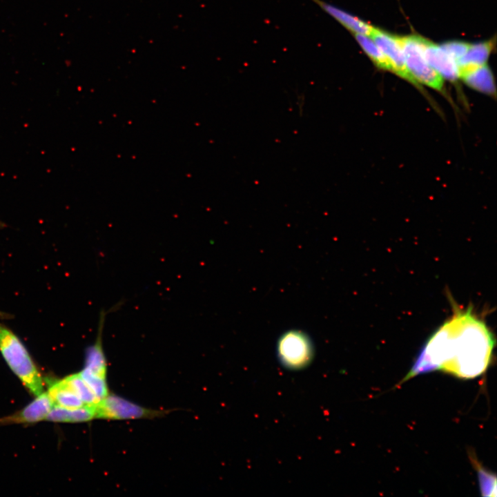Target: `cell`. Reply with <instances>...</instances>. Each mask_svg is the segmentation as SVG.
I'll return each mask as SVG.
<instances>
[{"mask_svg":"<svg viewBox=\"0 0 497 497\" xmlns=\"http://www.w3.org/2000/svg\"><path fill=\"white\" fill-rule=\"evenodd\" d=\"M459 77L470 88L479 92L489 95L496 94L493 74L487 64L465 72Z\"/></svg>","mask_w":497,"mask_h":497,"instance_id":"7c38bea8","label":"cell"},{"mask_svg":"<svg viewBox=\"0 0 497 497\" xmlns=\"http://www.w3.org/2000/svg\"><path fill=\"white\" fill-rule=\"evenodd\" d=\"M424 55L429 65L444 79L455 81L458 77L456 61L442 48L422 37Z\"/></svg>","mask_w":497,"mask_h":497,"instance_id":"ba28073f","label":"cell"},{"mask_svg":"<svg viewBox=\"0 0 497 497\" xmlns=\"http://www.w3.org/2000/svg\"><path fill=\"white\" fill-rule=\"evenodd\" d=\"M107 311H101L96 340L88 349L86 366L79 372L101 400L108 395L106 382V358L102 347V331Z\"/></svg>","mask_w":497,"mask_h":497,"instance_id":"5b68a950","label":"cell"},{"mask_svg":"<svg viewBox=\"0 0 497 497\" xmlns=\"http://www.w3.org/2000/svg\"><path fill=\"white\" fill-rule=\"evenodd\" d=\"M494 40L469 43L465 55L457 62L458 77L460 74L486 64L493 50Z\"/></svg>","mask_w":497,"mask_h":497,"instance_id":"8fae6325","label":"cell"},{"mask_svg":"<svg viewBox=\"0 0 497 497\" xmlns=\"http://www.w3.org/2000/svg\"><path fill=\"white\" fill-rule=\"evenodd\" d=\"M54 405L68 408L75 409L85 405L75 391L64 380L51 382L48 385V391Z\"/></svg>","mask_w":497,"mask_h":497,"instance_id":"5bb4252c","label":"cell"},{"mask_svg":"<svg viewBox=\"0 0 497 497\" xmlns=\"http://www.w3.org/2000/svg\"><path fill=\"white\" fill-rule=\"evenodd\" d=\"M311 1L317 3L323 10L331 16L353 35L358 34L370 37L373 26L369 23L322 0Z\"/></svg>","mask_w":497,"mask_h":497,"instance_id":"30bf717a","label":"cell"},{"mask_svg":"<svg viewBox=\"0 0 497 497\" xmlns=\"http://www.w3.org/2000/svg\"><path fill=\"white\" fill-rule=\"evenodd\" d=\"M471 464L478 474L480 490L483 496H496V478L491 472L485 469L474 454L469 456Z\"/></svg>","mask_w":497,"mask_h":497,"instance_id":"e0dca14e","label":"cell"},{"mask_svg":"<svg viewBox=\"0 0 497 497\" xmlns=\"http://www.w3.org/2000/svg\"><path fill=\"white\" fill-rule=\"evenodd\" d=\"M407 70L417 81L441 91L443 78L427 62L422 46V37L416 35L399 37Z\"/></svg>","mask_w":497,"mask_h":497,"instance_id":"277c9868","label":"cell"},{"mask_svg":"<svg viewBox=\"0 0 497 497\" xmlns=\"http://www.w3.org/2000/svg\"><path fill=\"white\" fill-rule=\"evenodd\" d=\"M495 338L471 307L455 306L452 315L430 336L400 384L418 375L440 371L472 379L491 363Z\"/></svg>","mask_w":497,"mask_h":497,"instance_id":"6da1fadb","label":"cell"},{"mask_svg":"<svg viewBox=\"0 0 497 497\" xmlns=\"http://www.w3.org/2000/svg\"><path fill=\"white\" fill-rule=\"evenodd\" d=\"M0 352L30 393L36 397L43 391L41 375L24 344L11 329L1 322Z\"/></svg>","mask_w":497,"mask_h":497,"instance_id":"7a4b0ae2","label":"cell"},{"mask_svg":"<svg viewBox=\"0 0 497 497\" xmlns=\"http://www.w3.org/2000/svg\"><path fill=\"white\" fill-rule=\"evenodd\" d=\"M96 418V405L68 409L54 405L46 420L56 422H79Z\"/></svg>","mask_w":497,"mask_h":497,"instance_id":"4fadbf2b","label":"cell"},{"mask_svg":"<svg viewBox=\"0 0 497 497\" xmlns=\"http://www.w3.org/2000/svg\"><path fill=\"white\" fill-rule=\"evenodd\" d=\"M64 380L75 391L85 405L95 406L101 401L80 373L68 376Z\"/></svg>","mask_w":497,"mask_h":497,"instance_id":"2e32d148","label":"cell"},{"mask_svg":"<svg viewBox=\"0 0 497 497\" xmlns=\"http://www.w3.org/2000/svg\"><path fill=\"white\" fill-rule=\"evenodd\" d=\"M469 43L461 41H451L441 45L442 48L456 63L465 55Z\"/></svg>","mask_w":497,"mask_h":497,"instance_id":"ac0fdd59","label":"cell"},{"mask_svg":"<svg viewBox=\"0 0 497 497\" xmlns=\"http://www.w3.org/2000/svg\"><path fill=\"white\" fill-rule=\"evenodd\" d=\"M54 403L47 391H43L35 399L17 413L0 419V425L13 423L32 424L46 420Z\"/></svg>","mask_w":497,"mask_h":497,"instance_id":"9c48e42d","label":"cell"},{"mask_svg":"<svg viewBox=\"0 0 497 497\" xmlns=\"http://www.w3.org/2000/svg\"><path fill=\"white\" fill-rule=\"evenodd\" d=\"M155 411L144 409L117 396L108 395L96 405V418L121 420L139 418L154 415Z\"/></svg>","mask_w":497,"mask_h":497,"instance_id":"52a82bcc","label":"cell"},{"mask_svg":"<svg viewBox=\"0 0 497 497\" xmlns=\"http://www.w3.org/2000/svg\"><path fill=\"white\" fill-rule=\"evenodd\" d=\"M276 355L280 364L286 369L302 370L314 359V344L305 332L298 329L288 330L277 339Z\"/></svg>","mask_w":497,"mask_h":497,"instance_id":"3957f363","label":"cell"},{"mask_svg":"<svg viewBox=\"0 0 497 497\" xmlns=\"http://www.w3.org/2000/svg\"><path fill=\"white\" fill-rule=\"evenodd\" d=\"M355 40L376 67L393 72V68L383 52L370 37L355 34Z\"/></svg>","mask_w":497,"mask_h":497,"instance_id":"9a60e30c","label":"cell"},{"mask_svg":"<svg viewBox=\"0 0 497 497\" xmlns=\"http://www.w3.org/2000/svg\"><path fill=\"white\" fill-rule=\"evenodd\" d=\"M370 37L389 60L393 72L418 87L419 84L407 70L399 37L373 27Z\"/></svg>","mask_w":497,"mask_h":497,"instance_id":"8992f818","label":"cell"}]
</instances>
